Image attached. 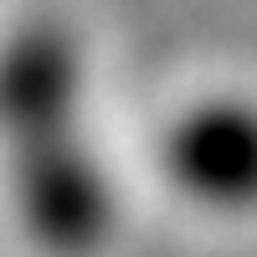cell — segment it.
I'll return each instance as SVG.
<instances>
[{"instance_id": "1", "label": "cell", "mask_w": 257, "mask_h": 257, "mask_svg": "<svg viewBox=\"0 0 257 257\" xmlns=\"http://www.w3.org/2000/svg\"><path fill=\"white\" fill-rule=\"evenodd\" d=\"M0 201L36 257H103L118 237L123 190L88 113L0 139Z\"/></svg>"}, {"instance_id": "2", "label": "cell", "mask_w": 257, "mask_h": 257, "mask_svg": "<svg viewBox=\"0 0 257 257\" xmlns=\"http://www.w3.org/2000/svg\"><path fill=\"white\" fill-rule=\"evenodd\" d=\"M160 190L211 226L257 221V93L201 88L180 98L149 144Z\"/></svg>"}]
</instances>
